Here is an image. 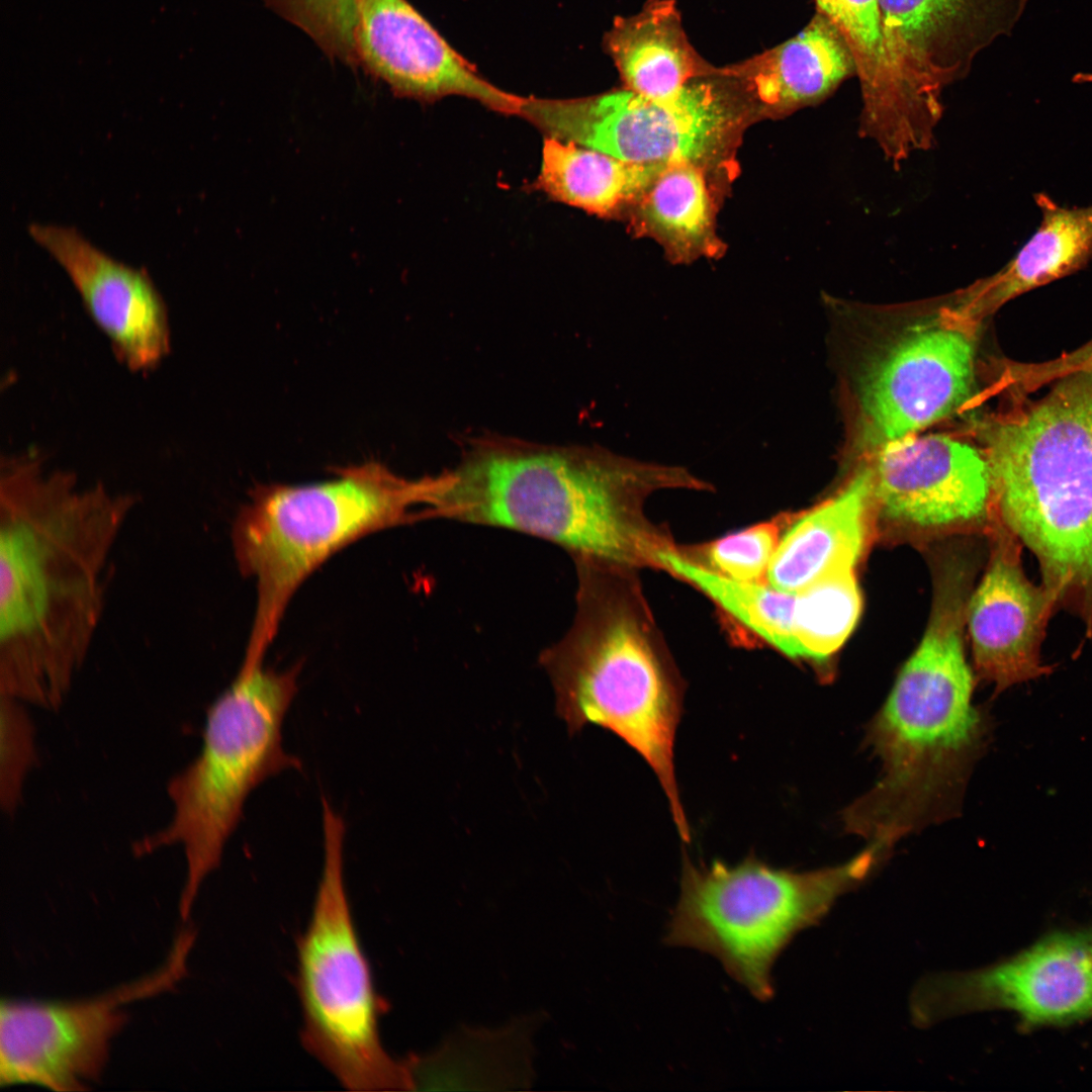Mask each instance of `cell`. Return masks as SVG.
Wrapping results in <instances>:
<instances>
[{
    "label": "cell",
    "instance_id": "obj_1",
    "mask_svg": "<svg viewBox=\"0 0 1092 1092\" xmlns=\"http://www.w3.org/2000/svg\"><path fill=\"white\" fill-rule=\"evenodd\" d=\"M138 495L81 485L35 450L0 463V695L58 710L105 611L111 560Z\"/></svg>",
    "mask_w": 1092,
    "mask_h": 1092
},
{
    "label": "cell",
    "instance_id": "obj_2",
    "mask_svg": "<svg viewBox=\"0 0 1092 1092\" xmlns=\"http://www.w3.org/2000/svg\"><path fill=\"white\" fill-rule=\"evenodd\" d=\"M447 474L435 518L520 532L625 568L659 567L671 547L641 514L646 495L704 487L681 468L510 440L477 443Z\"/></svg>",
    "mask_w": 1092,
    "mask_h": 1092
},
{
    "label": "cell",
    "instance_id": "obj_3",
    "mask_svg": "<svg viewBox=\"0 0 1092 1092\" xmlns=\"http://www.w3.org/2000/svg\"><path fill=\"white\" fill-rule=\"evenodd\" d=\"M966 590L958 582L938 584L926 632L868 729L882 777L842 819L847 831L885 852L953 815L982 748L986 720L972 703L974 676L964 652Z\"/></svg>",
    "mask_w": 1092,
    "mask_h": 1092
},
{
    "label": "cell",
    "instance_id": "obj_4",
    "mask_svg": "<svg viewBox=\"0 0 1092 1092\" xmlns=\"http://www.w3.org/2000/svg\"><path fill=\"white\" fill-rule=\"evenodd\" d=\"M995 513L1037 559L1041 584L1092 636V371L977 426Z\"/></svg>",
    "mask_w": 1092,
    "mask_h": 1092
},
{
    "label": "cell",
    "instance_id": "obj_5",
    "mask_svg": "<svg viewBox=\"0 0 1092 1092\" xmlns=\"http://www.w3.org/2000/svg\"><path fill=\"white\" fill-rule=\"evenodd\" d=\"M577 587L573 619L545 648L539 663L549 676L556 711L571 733L606 728L634 748L656 774L680 837L690 827L674 775L673 745L681 689L653 646L624 568L573 558Z\"/></svg>",
    "mask_w": 1092,
    "mask_h": 1092
},
{
    "label": "cell",
    "instance_id": "obj_6",
    "mask_svg": "<svg viewBox=\"0 0 1092 1092\" xmlns=\"http://www.w3.org/2000/svg\"><path fill=\"white\" fill-rule=\"evenodd\" d=\"M444 472L410 479L370 461L330 480L256 486L232 531L241 572L257 603L245 660L263 661L297 588L326 560L369 534L432 519Z\"/></svg>",
    "mask_w": 1092,
    "mask_h": 1092
},
{
    "label": "cell",
    "instance_id": "obj_7",
    "mask_svg": "<svg viewBox=\"0 0 1092 1092\" xmlns=\"http://www.w3.org/2000/svg\"><path fill=\"white\" fill-rule=\"evenodd\" d=\"M298 665L286 670L242 662L232 684L206 711L195 758L167 785L169 822L133 846L138 855L179 846L186 879L179 911L189 916L197 893L220 864L225 845L243 818L250 793L267 779L300 769L282 743V727L297 693Z\"/></svg>",
    "mask_w": 1092,
    "mask_h": 1092
},
{
    "label": "cell",
    "instance_id": "obj_8",
    "mask_svg": "<svg viewBox=\"0 0 1092 1092\" xmlns=\"http://www.w3.org/2000/svg\"><path fill=\"white\" fill-rule=\"evenodd\" d=\"M884 856L869 844L840 866L794 872L754 855L734 866L718 859L697 866L685 855L664 943L713 956L753 997L768 1001L775 994L772 967L783 950Z\"/></svg>",
    "mask_w": 1092,
    "mask_h": 1092
},
{
    "label": "cell",
    "instance_id": "obj_9",
    "mask_svg": "<svg viewBox=\"0 0 1092 1092\" xmlns=\"http://www.w3.org/2000/svg\"><path fill=\"white\" fill-rule=\"evenodd\" d=\"M324 862L311 916L296 941L295 986L305 1050L346 1089L411 1090L404 1061L383 1048V1011L344 883L345 822L322 798Z\"/></svg>",
    "mask_w": 1092,
    "mask_h": 1092
},
{
    "label": "cell",
    "instance_id": "obj_10",
    "mask_svg": "<svg viewBox=\"0 0 1092 1092\" xmlns=\"http://www.w3.org/2000/svg\"><path fill=\"white\" fill-rule=\"evenodd\" d=\"M519 115L548 138L623 161L708 170L729 154L739 129L756 114L723 70L665 98L626 88L569 99L524 97Z\"/></svg>",
    "mask_w": 1092,
    "mask_h": 1092
},
{
    "label": "cell",
    "instance_id": "obj_11",
    "mask_svg": "<svg viewBox=\"0 0 1092 1092\" xmlns=\"http://www.w3.org/2000/svg\"><path fill=\"white\" fill-rule=\"evenodd\" d=\"M194 935L183 931L158 971L105 994L74 1001H1L0 1085H37L58 1092L88 1090L108 1061L110 1043L127 1021L128 1002L170 989L186 973Z\"/></svg>",
    "mask_w": 1092,
    "mask_h": 1092
},
{
    "label": "cell",
    "instance_id": "obj_12",
    "mask_svg": "<svg viewBox=\"0 0 1092 1092\" xmlns=\"http://www.w3.org/2000/svg\"><path fill=\"white\" fill-rule=\"evenodd\" d=\"M984 1009L1012 1011L1025 1027L1092 1017V930L1050 933L1001 963L933 979L914 999L921 1022Z\"/></svg>",
    "mask_w": 1092,
    "mask_h": 1092
},
{
    "label": "cell",
    "instance_id": "obj_13",
    "mask_svg": "<svg viewBox=\"0 0 1092 1092\" xmlns=\"http://www.w3.org/2000/svg\"><path fill=\"white\" fill-rule=\"evenodd\" d=\"M903 333L868 368L858 390L863 439L874 448L917 434L973 394L977 328L941 314Z\"/></svg>",
    "mask_w": 1092,
    "mask_h": 1092
},
{
    "label": "cell",
    "instance_id": "obj_14",
    "mask_svg": "<svg viewBox=\"0 0 1092 1092\" xmlns=\"http://www.w3.org/2000/svg\"><path fill=\"white\" fill-rule=\"evenodd\" d=\"M1030 0H879L886 46L924 125L934 131L942 91L977 56L1010 35Z\"/></svg>",
    "mask_w": 1092,
    "mask_h": 1092
},
{
    "label": "cell",
    "instance_id": "obj_15",
    "mask_svg": "<svg viewBox=\"0 0 1092 1092\" xmlns=\"http://www.w3.org/2000/svg\"><path fill=\"white\" fill-rule=\"evenodd\" d=\"M870 468L878 513L896 525L986 532L991 526L993 480L982 444L914 434L879 447Z\"/></svg>",
    "mask_w": 1092,
    "mask_h": 1092
},
{
    "label": "cell",
    "instance_id": "obj_16",
    "mask_svg": "<svg viewBox=\"0 0 1092 1092\" xmlns=\"http://www.w3.org/2000/svg\"><path fill=\"white\" fill-rule=\"evenodd\" d=\"M991 554L986 571L968 601L966 623L978 676L996 694L1046 675L1041 661L1046 626L1058 610L1049 590L1026 576L1022 544L994 514L987 532Z\"/></svg>",
    "mask_w": 1092,
    "mask_h": 1092
},
{
    "label": "cell",
    "instance_id": "obj_17",
    "mask_svg": "<svg viewBox=\"0 0 1092 1092\" xmlns=\"http://www.w3.org/2000/svg\"><path fill=\"white\" fill-rule=\"evenodd\" d=\"M27 234L65 271L115 357L148 372L170 351L166 303L146 269L117 261L77 229L31 222Z\"/></svg>",
    "mask_w": 1092,
    "mask_h": 1092
},
{
    "label": "cell",
    "instance_id": "obj_18",
    "mask_svg": "<svg viewBox=\"0 0 1092 1092\" xmlns=\"http://www.w3.org/2000/svg\"><path fill=\"white\" fill-rule=\"evenodd\" d=\"M355 52L361 65L397 94L424 100L449 95L520 114L524 97L483 79L407 0H359Z\"/></svg>",
    "mask_w": 1092,
    "mask_h": 1092
},
{
    "label": "cell",
    "instance_id": "obj_19",
    "mask_svg": "<svg viewBox=\"0 0 1092 1092\" xmlns=\"http://www.w3.org/2000/svg\"><path fill=\"white\" fill-rule=\"evenodd\" d=\"M850 47L862 107L858 131L891 162L924 149L930 134L919 118L889 55L879 0H815Z\"/></svg>",
    "mask_w": 1092,
    "mask_h": 1092
},
{
    "label": "cell",
    "instance_id": "obj_20",
    "mask_svg": "<svg viewBox=\"0 0 1092 1092\" xmlns=\"http://www.w3.org/2000/svg\"><path fill=\"white\" fill-rule=\"evenodd\" d=\"M724 70L740 86L756 115L768 116L818 104L856 75L845 37L818 9L797 35Z\"/></svg>",
    "mask_w": 1092,
    "mask_h": 1092
},
{
    "label": "cell",
    "instance_id": "obj_21",
    "mask_svg": "<svg viewBox=\"0 0 1092 1092\" xmlns=\"http://www.w3.org/2000/svg\"><path fill=\"white\" fill-rule=\"evenodd\" d=\"M877 514L873 475L866 467L794 519L780 539L766 582L796 594L836 567H854L870 543Z\"/></svg>",
    "mask_w": 1092,
    "mask_h": 1092
},
{
    "label": "cell",
    "instance_id": "obj_22",
    "mask_svg": "<svg viewBox=\"0 0 1092 1092\" xmlns=\"http://www.w3.org/2000/svg\"><path fill=\"white\" fill-rule=\"evenodd\" d=\"M1041 222L1016 256L995 274L957 293L952 314L972 326L1007 301L1082 269L1092 257V205L1063 207L1034 195Z\"/></svg>",
    "mask_w": 1092,
    "mask_h": 1092
},
{
    "label": "cell",
    "instance_id": "obj_23",
    "mask_svg": "<svg viewBox=\"0 0 1092 1092\" xmlns=\"http://www.w3.org/2000/svg\"><path fill=\"white\" fill-rule=\"evenodd\" d=\"M606 44L624 88L648 98L672 96L723 70L691 44L673 0H649L638 13L617 17Z\"/></svg>",
    "mask_w": 1092,
    "mask_h": 1092
},
{
    "label": "cell",
    "instance_id": "obj_24",
    "mask_svg": "<svg viewBox=\"0 0 1092 1092\" xmlns=\"http://www.w3.org/2000/svg\"><path fill=\"white\" fill-rule=\"evenodd\" d=\"M519 1021L498 1029H462L430 1054L404 1061L411 1090L524 1089L532 1079L530 1031Z\"/></svg>",
    "mask_w": 1092,
    "mask_h": 1092
},
{
    "label": "cell",
    "instance_id": "obj_25",
    "mask_svg": "<svg viewBox=\"0 0 1092 1092\" xmlns=\"http://www.w3.org/2000/svg\"><path fill=\"white\" fill-rule=\"evenodd\" d=\"M666 167L623 161L547 136L538 186L560 202L609 216L632 207Z\"/></svg>",
    "mask_w": 1092,
    "mask_h": 1092
},
{
    "label": "cell",
    "instance_id": "obj_26",
    "mask_svg": "<svg viewBox=\"0 0 1092 1092\" xmlns=\"http://www.w3.org/2000/svg\"><path fill=\"white\" fill-rule=\"evenodd\" d=\"M706 172L693 164L667 166L632 206L636 232L656 240L678 262L721 251Z\"/></svg>",
    "mask_w": 1092,
    "mask_h": 1092
},
{
    "label": "cell",
    "instance_id": "obj_27",
    "mask_svg": "<svg viewBox=\"0 0 1092 1092\" xmlns=\"http://www.w3.org/2000/svg\"><path fill=\"white\" fill-rule=\"evenodd\" d=\"M660 568L703 592L727 614L788 657L803 659L795 634L796 594L766 581H742L719 574L674 548L658 554Z\"/></svg>",
    "mask_w": 1092,
    "mask_h": 1092
},
{
    "label": "cell",
    "instance_id": "obj_28",
    "mask_svg": "<svg viewBox=\"0 0 1092 1092\" xmlns=\"http://www.w3.org/2000/svg\"><path fill=\"white\" fill-rule=\"evenodd\" d=\"M861 609L854 567H836L796 593L795 634L803 659L824 663L846 640Z\"/></svg>",
    "mask_w": 1092,
    "mask_h": 1092
},
{
    "label": "cell",
    "instance_id": "obj_29",
    "mask_svg": "<svg viewBox=\"0 0 1092 1092\" xmlns=\"http://www.w3.org/2000/svg\"><path fill=\"white\" fill-rule=\"evenodd\" d=\"M263 1L309 35L328 57L349 66H358L355 29L359 0Z\"/></svg>",
    "mask_w": 1092,
    "mask_h": 1092
},
{
    "label": "cell",
    "instance_id": "obj_30",
    "mask_svg": "<svg viewBox=\"0 0 1092 1092\" xmlns=\"http://www.w3.org/2000/svg\"><path fill=\"white\" fill-rule=\"evenodd\" d=\"M26 706L0 695V801L8 815L17 810L25 781L37 761L35 728Z\"/></svg>",
    "mask_w": 1092,
    "mask_h": 1092
},
{
    "label": "cell",
    "instance_id": "obj_31",
    "mask_svg": "<svg viewBox=\"0 0 1092 1092\" xmlns=\"http://www.w3.org/2000/svg\"><path fill=\"white\" fill-rule=\"evenodd\" d=\"M781 524L760 523L711 543L705 551L709 569L742 581H765L781 539Z\"/></svg>",
    "mask_w": 1092,
    "mask_h": 1092
},
{
    "label": "cell",
    "instance_id": "obj_32",
    "mask_svg": "<svg viewBox=\"0 0 1092 1092\" xmlns=\"http://www.w3.org/2000/svg\"><path fill=\"white\" fill-rule=\"evenodd\" d=\"M1072 81L1076 84H1092V73H1076L1073 76Z\"/></svg>",
    "mask_w": 1092,
    "mask_h": 1092
}]
</instances>
